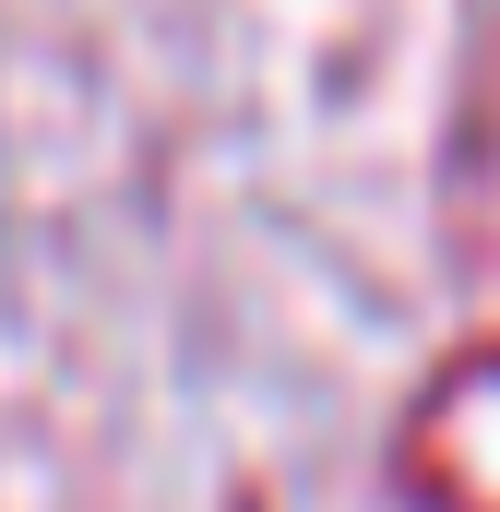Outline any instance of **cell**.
Listing matches in <instances>:
<instances>
[{
	"mask_svg": "<svg viewBox=\"0 0 500 512\" xmlns=\"http://www.w3.org/2000/svg\"><path fill=\"white\" fill-rule=\"evenodd\" d=\"M393 489L417 512H500V334L453 346L417 382L393 429Z\"/></svg>",
	"mask_w": 500,
	"mask_h": 512,
	"instance_id": "obj_1",
	"label": "cell"
}]
</instances>
